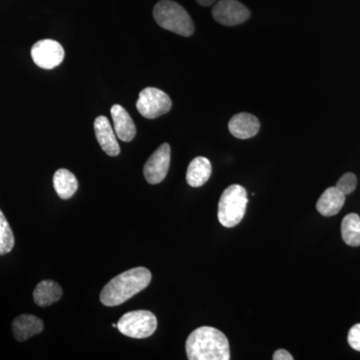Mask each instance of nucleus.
Wrapping results in <instances>:
<instances>
[{
	"mask_svg": "<svg viewBox=\"0 0 360 360\" xmlns=\"http://www.w3.org/2000/svg\"><path fill=\"white\" fill-rule=\"evenodd\" d=\"M14 236L11 225L0 210V255H6L13 250Z\"/></svg>",
	"mask_w": 360,
	"mask_h": 360,
	"instance_id": "19",
	"label": "nucleus"
},
{
	"mask_svg": "<svg viewBox=\"0 0 360 360\" xmlns=\"http://www.w3.org/2000/svg\"><path fill=\"white\" fill-rule=\"evenodd\" d=\"M53 186L59 198L63 200H70L77 193L78 181L72 172L61 168L54 174Z\"/></svg>",
	"mask_w": 360,
	"mask_h": 360,
	"instance_id": "17",
	"label": "nucleus"
},
{
	"mask_svg": "<svg viewBox=\"0 0 360 360\" xmlns=\"http://www.w3.org/2000/svg\"><path fill=\"white\" fill-rule=\"evenodd\" d=\"M348 343L354 350L360 352V323L350 328L347 338Z\"/></svg>",
	"mask_w": 360,
	"mask_h": 360,
	"instance_id": "21",
	"label": "nucleus"
},
{
	"mask_svg": "<svg viewBox=\"0 0 360 360\" xmlns=\"http://www.w3.org/2000/svg\"><path fill=\"white\" fill-rule=\"evenodd\" d=\"M356 176H355L354 174L348 172V174H343L342 176L340 177L335 187L340 193H342L347 196L348 194L354 193L355 188H356Z\"/></svg>",
	"mask_w": 360,
	"mask_h": 360,
	"instance_id": "20",
	"label": "nucleus"
},
{
	"mask_svg": "<svg viewBox=\"0 0 360 360\" xmlns=\"http://www.w3.org/2000/svg\"><path fill=\"white\" fill-rule=\"evenodd\" d=\"M151 272L146 267H135L111 279L101 293L105 307H117L146 290L151 281Z\"/></svg>",
	"mask_w": 360,
	"mask_h": 360,
	"instance_id": "2",
	"label": "nucleus"
},
{
	"mask_svg": "<svg viewBox=\"0 0 360 360\" xmlns=\"http://www.w3.org/2000/svg\"><path fill=\"white\" fill-rule=\"evenodd\" d=\"M343 241L349 246L360 245V217L356 213L347 214L341 224Z\"/></svg>",
	"mask_w": 360,
	"mask_h": 360,
	"instance_id": "18",
	"label": "nucleus"
},
{
	"mask_svg": "<svg viewBox=\"0 0 360 360\" xmlns=\"http://www.w3.org/2000/svg\"><path fill=\"white\" fill-rule=\"evenodd\" d=\"M117 328L123 335L141 340L155 333L158 319L148 310H134L123 315L118 321Z\"/></svg>",
	"mask_w": 360,
	"mask_h": 360,
	"instance_id": "5",
	"label": "nucleus"
},
{
	"mask_svg": "<svg viewBox=\"0 0 360 360\" xmlns=\"http://www.w3.org/2000/svg\"><path fill=\"white\" fill-rule=\"evenodd\" d=\"M274 360H292L293 357L291 356L290 352H286L285 349H278L274 352Z\"/></svg>",
	"mask_w": 360,
	"mask_h": 360,
	"instance_id": "22",
	"label": "nucleus"
},
{
	"mask_svg": "<svg viewBox=\"0 0 360 360\" xmlns=\"http://www.w3.org/2000/svg\"><path fill=\"white\" fill-rule=\"evenodd\" d=\"M94 131L101 149L110 156H117L120 153V144L115 129L111 127L110 120L105 116H98L94 120Z\"/></svg>",
	"mask_w": 360,
	"mask_h": 360,
	"instance_id": "10",
	"label": "nucleus"
},
{
	"mask_svg": "<svg viewBox=\"0 0 360 360\" xmlns=\"http://www.w3.org/2000/svg\"><path fill=\"white\" fill-rule=\"evenodd\" d=\"M248 198L245 187L233 184L222 193L219 203L217 217L227 229L236 226L245 217Z\"/></svg>",
	"mask_w": 360,
	"mask_h": 360,
	"instance_id": "4",
	"label": "nucleus"
},
{
	"mask_svg": "<svg viewBox=\"0 0 360 360\" xmlns=\"http://www.w3.org/2000/svg\"><path fill=\"white\" fill-rule=\"evenodd\" d=\"M345 202V195L335 186L328 187L316 203L317 212L323 217H333L340 212Z\"/></svg>",
	"mask_w": 360,
	"mask_h": 360,
	"instance_id": "14",
	"label": "nucleus"
},
{
	"mask_svg": "<svg viewBox=\"0 0 360 360\" xmlns=\"http://www.w3.org/2000/svg\"><path fill=\"white\" fill-rule=\"evenodd\" d=\"M170 97L162 90L148 87L141 90L136 103L137 110L143 117L155 120L172 110Z\"/></svg>",
	"mask_w": 360,
	"mask_h": 360,
	"instance_id": "6",
	"label": "nucleus"
},
{
	"mask_svg": "<svg viewBox=\"0 0 360 360\" xmlns=\"http://www.w3.org/2000/svg\"><path fill=\"white\" fill-rule=\"evenodd\" d=\"M65 52L59 42L52 39H42L33 45L32 58L35 65L44 70H52L63 63Z\"/></svg>",
	"mask_w": 360,
	"mask_h": 360,
	"instance_id": "7",
	"label": "nucleus"
},
{
	"mask_svg": "<svg viewBox=\"0 0 360 360\" xmlns=\"http://www.w3.org/2000/svg\"><path fill=\"white\" fill-rule=\"evenodd\" d=\"M212 16L220 25L234 26L245 22L250 13L238 0H219L213 7Z\"/></svg>",
	"mask_w": 360,
	"mask_h": 360,
	"instance_id": "8",
	"label": "nucleus"
},
{
	"mask_svg": "<svg viewBox=\"0 0 360 360\" xmlns=\"http://www.w3.org/2000/svg\"><path fill=\"white\" fill-rule=\"evenodd\" d=\"M116 136L124 142L131 141L136 135V127L129 113L120 104H115L110 110Z\"/></svg>",
	"mask_w": 360,
	"mask_h": 360,
	"instance_id": "12",
	"label": "nucleus"
},
{
	"mask_svg": "<svg viewBox=\"0 0 360 360\" xmlns=\"http://www.w3.org/2000/svg\"><path fill=\"white\" fill-rule=\"evenodd\" d=\"M170 165V146L163 143L146 161L143 174L148 184H160L167 177Z\"/></svg>",
	"mask_w": 360,
	"mask_h": 360,
	"instance_id": "9",
	"label": "nucleus"
},
{
	"mask_svg": "<svg viewBox=\"0 0 360 360\" xmlns=\"http://www.w3.org/2000/svg\"><path fill=\"white\" fill-rule=\"evenodd\" d=\"M113 328H117V323H113L112 324Z\"/></svg>",
	"mask_w": 360,
	"mask_h": 360,
	"instance_id": "24",
	"label": "nucleus"
},
{
	"mask_svg": "<svg viewBox=\"0 0 360 360\" xmlns=\"http://www.w3.org/2000/svg\"><path fill=\"white\" fill-rule=\"evenodd\" d=\"M189 360L231 359L229 342L219 329L202 326L189 335L186 345Z\"/></svg>",
	"mask_w": 360,
	"mask_h": 360,
	"instance_id": "1",
	"label": "nucleus"
},
{
	"mask_svg": "<svg viewBox=\"0 0 360 360\" xmlns=\"http://www.w3.org/2000/svg\"><path fill=\"white\" fill-rule=\"evenodd\" d=\"M196 2L202 6H210L214 4L215 0H196Z\"/></svg>",
	"mask_w": 360,
	"mask_h": 360,
	"instance_id": "23",
	"label": "nucleus"
},
{
	"mask_svg": "<svg viewBox=\"0 0 360 360\" xmlns=\"http://www.w3.org/2000/svg\"><path fill=\"white\" fill-rule=\"evenodd\" d=\"M212 163L206 158L198 156L189 163L186 181L191 187H200L207 182L212 175Z\"/></svg>",
	"mask_w": 360,
	"mask_h": 360,
	"instance_id": "15",
	"label": "nucleus"
},
{
	"mask_svg": "<svg viewBox=\"0 0 360 360\" xmlns=\"http://www.w3.org/2000/svg\"><path fill=\"white\" fill-rule=\"evenodd\" d=\"M63 296V290L58 283L44 281L37 284L33 292V300L39 307H45L58 302Z\"/></svg>",
	"mask_w": 360,
	"mask_h": 360,
	"instance_id": "16",
	"label": "nucleus"
},
{
	"mask_svg": "<svg viewBox=\"0 0 360 360\" xmlns=\"http://www.w3.org/2000/svg\"><path fill=\"white\" fill-rule=\"evenodd\" d=\"M44 330V321L34 315L23 314L16 317L13 322L14 338L18 341L30 340Z\"/></svg>",
	"mask_w": 360,
	"mask_h": 360,
	"instance_id": "13",
	"label": "nucleus"
},
{
	"mask_svg": "<svg viewBox=\"0 0 360 360\" xmlns=\"http://www.w3.org/2000/svg\"><path fill=\"white\" fill-rule=\"evenodd\" d=\"M229 129L236 139H248L258 134L260 122L257 116L250 113H238L229 120Z\"/></svg>",
	"mask_w": 360,
	"mask_h": 360,
	"instance_id": "11",
	"label": "nucleus"
},
{
	"mask_svg": "<svg viewBox=\"0 0 360 360\" xmlns=\"http://www.w3.org/2000/svg\"><path fill=\"white\" fill-rule=\"evenodd\" d=\"M153 18L163 30L176 33L181 37H191L194 32L193 21L177 2L161 0L153 8Z\"/></svg>",
	"mask_w": 360,
	"mask_h": 360,
	"instance_id": "3",
	"label": "nucleus"
}]
</instances>
